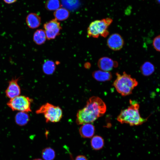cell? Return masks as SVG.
Masks as SVG:
<instances>
[{"instance_id":"3957f363","label":"cell","mask_w":160,"mask_h":160,"mask_svg":"<svg viewBox=\"0 0 160 160\" xmlns=\"http://www.w3.org/2000/svg\"><path fill=\"white\" fill-rule=\"evenodd\" d=\"M116 78L113 85L117 91L122 96L132 93L133 90L138 84L136 80L124 72L122 74L116 73Z\"/></svg>"},{"instance_id":"cb8c5ba5","label":"cell","mask_w":160,"mask_h":160,"mask_svg":"<svg viewBox=\"0 0 160 160\" xmlns=\"http://www.w3.org/2000/svg\"><path fill=\"white\" fill-rule=\"evenodd\" d=\"M75 160H87V159L84 156L79 155L76 157Z\"/></svg>"},{"instance_id":"4316f807","label":"cell","mask_w":160,"mask_h":160,"mask_svg":"<svg viewBox=\"0 0 160 160\" xmlns=\"http://www.w3.org/2000/svg\"></svg>"},{"instance_id":"7a4b0ae2","label":"cell","mask_w":160,"mask_h":160,"mask_svg":"<svg viewBox=\"0 0 160 160\" xmlns=\"http://www.w3.org/2000/svg\"><path fill=\"white\" fill-rule=\"evenodd\" d=\"M130 105L121 111L117 119L121 124L126 123L131 126L139 125L145 122L147 119L142 118L139 112V105L136 101L130 100Z\"/></svg>"},{"instance_id":"ba28073f","label":"cell","mask_w":160,"mask_h":160,"mask_svg":"<svg viewBox=\"0 0 160 160\" xmlns=\"http://www.w3.org/2000/svg\"><path fill=\"white\" fill-rule=\"evenodd\" d=\"M107 43L110 49L114 51H118L122 48L124 42L123 39L120 34L114 33L109 37Z\"/></svg>"},{"instance_id":"5bb4252c","label":"cell","mask_w":160,"mask_h":160,"mask_svg":"<svg viewBox=\"0 0 160 160\" xmlns=\"http://www.w3.org/2000/svg\"><path fill=\"white\" fill-rule=\"evenodd\" d=\"M47 39L44 30L39 29L36 30L34 33L33 40L37 45H41L44 44Z\"/></svg>"},{"instance_id":"9a60e30c","label":"cell","mask_w":160,"mask_h":160,"mask_svg":"<svg viewBox=\"0 0 160 160\" xmlns=\"http://www.w3.org/2000/svg\"><path fill=\"white\" fill-rule=\"evenodd\" d=\"M29 120V116L27 112H20L17 113L15 116L16 123L20 126L26 124Z\"/></svg>"},{"instance_id":"52a82bcc","label":"cell","mask_w":160,"mask_h":160,"mask_svg":"<svg viewBox=\"0 0 160 160\" xmlns=\"http://www.w3.org/2000/svg\"><path fill=\"white\" fill-rule=\"evenodd\" d=\"M47 39H54L60 34L61 29L60 23L55 19H53L44 25Z\"/></svg>"},{"instance_id":"277c9868","label":"cell","mask_w":160,"mask_h":160,"mask_svg":"<svg viewBox=\"0 0 160 160\" xmlns=\"http://www.w3.org/2000/svg\"><path fill=\"white\" fill-rule=\"evenodd\" d=\"M112 21L111 18L108 17L92 22L87 28L88 36L94 38H97L100 36L107 37L109 33L108 28Z\"/></svg>"},{"instance_id":"d6986e66","label":"cell","mask_w":160,"mask_h":160,"mask_svg":"<svg viewBox=\"0 0 160 160\" xmlns=\"http://www.w3.org/2000/svg\"><path fill=\"white\" fill-rule=\"evenodd\" d=\"M56 66L54 62L51 60H46L42 66V70L44 73L47 75H51L55 71Z\"/></svg>"},{"instance_id":"e0dca14e","label":"cell","mask_w":160,"mask_h":160,"mask_svg":"<svg viewBox=\"0 0 160 160\" xmlns=\"http://www.w3.org/2000/svg\"><path fill=\"white\" fill-rule=\"evenodd\" d=\"M142 74L144 76H148L151 75L155 71L154 65L149 62L144 63L140 67Z\"/></svg>"},{"instance_id":"484cf974","label":"cell","mask_w":160,"mask_h":160,"mask_svg":"<svg viewBox=\"0 0 160 160\" xmlns=\"http://www.w3.org/2000/svg\"><path fill=\"white\" fill-rule=\"evenodd\" d=\"M33 160H42L41 159L38 158V159H33Z\"/></svg>"},{"instance_id":"4fadbf2b","label":"cell","mask_w":160,"mask_h":160,"mask_svg":"<svg viewBox=\"0 0 160 160\" xmlns=\"http://www.w3.org/2000/svg\"><path fill=\"white\" fill-rule=\"evenodd\" d=\"M92 76L95 80L101 82L109 81L112 77V74L110 71L101 70L94 71L92 73Z\"/></svg>"},{"instance_id":"8fae6325","label":"cell","mask_w":160,"mask_h":160,"mask_svg":"<svg viewBox=\"0 0 160 160\" xmlns=\"http://www.w3.org/2000/svg\"><path fill=\"white\" fill-rule=\"evenodd\" d=\"M25 20L28 27L31 29L37 28L40 26L41 22L40 17L34 13H31L28 14Z\"/></svg>"},{"instance_id":"603a6c76","label":"cell","mask_w":160,"mask_h":160,"mask_svg":"<svg viewBox=\"0 0 160 160\" xmlns=\"http://www.w3.org/2000/svg\"><path fill=\"white\" fill-rule=\"evenodd\" d=\"M160 36L159 35L155 37L153 39V45L154 49L157 51H160Z\"/></svg>"},{"instance_id":"7402d4cb","label":"cell","mask_w":160,"mask_h":160,"mask_svg":"<svg viewBox=\"0 0 160 160\" xmlns=\"http://www.w3.org/2000/svg\"><path fill=\"white\" fill-rule=\"evenodd\" d=\"M78 0H62V4L68 9H73L76 7L78 4Z\"/></svg>"},{"instance_id":"30bf717a","label":"cell","mask_w":160,"mask_h":160,"mask_svg":"<svg viewBox=\"0 0 160 160\" xmlns=\"http://www.w3.org/2000/svg\"><path fill=\"white\" fill-rule=\"evenodd\" d=\"M97 65L100 70L109 71L113 68L117 67L118 63L109 57H104L100 58L98 60Z\"/></svg>"},{"instance_id":"9c48e42d","label":"cell","mask_w":160,"mask_h":160,"mask_svg":"<svg viewBox=\"0 0 160 160\" xmlns=\"http://www.w3.org/2000/svg\"><path fill=\"white\" fill-rule=\"evenodd\" d=\"M19 78H13L9 82V85L6 91V96L11 99L20 95L21 90L18 81Z\"/></svg>"},{"instance_id":"7c38bea8","label":"cell","mask_w":160,"mask_h":160,"mask_svg":"<svg viewBox=\"0 0 160 160\" xmlns=\"http://www.w3.org/2000/svg\"><path fill=\"white\" fill-rule=\"evenodd\" d=\"M79 129L81 136L83 138H90L93 136L95 131L94 126L90 123L83 124Z\"/></svg>"},{"instance_id":"44dd1931","label":"cell","mask_w":160,"mask_h":160,"mask_svg":"<svg viewBox=\"0 0 160 160\" xmlns=\"http://www.w3.org/2000/svg\"><path fill=\"white\" fill-rule=\"evenodd\" d=\"M41 156L44 160H53L55 156V152L52 148H46L42 150Z\"/></svg>"},{"instance_id":"2e32d148","label":"cell","mask_w":160,"mask_h":160,"mask_svg":"<svg viewBox=\"0 0 160 160\" xmlns=\"http://www.w3.org/2000/svg\"><path fill=\"white\" fill-rule=\"evenodd\" d=\"M70 13L68 10L64 7H60L55 11L54 15L57 21H63L69 17Z\"/></svg>"},{"instance_id":"8992f818","label":"cell","mask_w":160,"mask_h":160,"mask_svg":"<svg viewBox=\"0 0 160 160\" xmlns=\"http://www.w3.org/2000/svg\"><path fill=\"white\" fill-rule=\"evenodd\" d=\"M32 100L29 97L19 95L11 99L7 105L12 110L28 112L31 111Z\"/></svg>"},{"instance_id":"ac0fdd59","label":"cell","mask_w":160,"mask_h":160,"mask_svg":"<svg viewBox=\"0 0 160 160\" xmlns=\"http://www.w3.org/2000/svg\"><path fill=\"white\" fill-rule=\"evenodd\" d=\"M91 145L92 148L94 150H100L104 146V140L101 136L95 135L91 140Z\"/></svg>"},{"instance_id":"6da1fadb","label":"cell","mask_w":160,"mask_h":160,"mask_svg":"<svg viewBox=\"0 0 160 160\" xmlns=\"http://www.w3.org/2000/svg\"><path fill=\"white\" fill-rule=\"evenodd\" d=\"M106 110V105L100 98L92 96L87 101L84 107L78 111L76 122L79 125L93 122L103 116Z\"/></svg>"},{"instance_id":"d4e9b609","label":"cell","mask_w":160,"mask_h":160,"mask_svg":"<svg viewBox=\"0 0 160 160\" xmlns=\"http://www.w3.org/2000/svg\"><path fill=\"white\" fill-rule=\"evenodd\" d=\"M17 0H3L6 3L10 4L15 2Z\"/></svg>"},{"instance_id":"5b68a950","label":"cell","mask_w":160,"mask_h":160,"mask_svg":"<svg viewBox=\"0 0 160 160\" xmlns=\"http://www.w3.org/2000/svg\"><path fill=\"white\" fill-rule=\"evenodd\" d=\"M36 113L43 114L47 123L58 122L63 116L62 110L59 106H55L49 103L42 105L36 111Z\"/></svg>"},{"instance_id":"ffe728a7","label":"cell","mask_w":160,"mask_h":160,"mask_svg":"<svg viewBox=\"0 0 160 160\" xmlns=\"http://www.w3.org/2000/svg\"><path fill=\"white\" fill-rule=\"evenodd\" d=\"M59 0H47L45 4L46 9L49 11H55L61 7Z\"/></svg>"}]
</instances>
